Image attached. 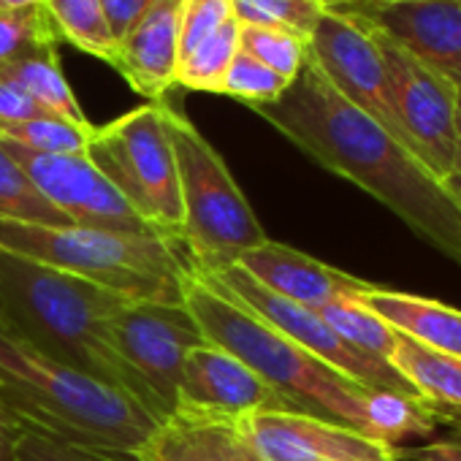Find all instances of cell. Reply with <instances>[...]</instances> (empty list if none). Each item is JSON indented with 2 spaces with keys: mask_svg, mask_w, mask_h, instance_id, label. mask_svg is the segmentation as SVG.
<instances>
[{
  "mask_svg": "<svg viewBox=\"0 0 461 461\" xmlns=\"http://www.w3.org/2000/svg\"><path fill=\"white\" fill-rule=\"evenodd\" d=\"M253 112L326 171L388 206L423 242L461 267V209L445 182L380 122L342 98L310 55L288 90Z\"/></svg>",
  "mask_w": 461,
  "mask_h": 461,
  "instance_id": "6da1fadb",
  "label": "cell"
},
{
  "mask_svg": "<svg viewBox=\"0 0 461 461\" xmlns=\"http://www.w3.org/2000/svg\"><path fill=\"white\" fill-rule=\"evenodd\" d=\"M0 423L120 461H141L158 420L128 393L0 331Z\"/></svg>",
  "mask_w": 461,
  "mask_h": 461,
  "instance_id": "7a4b0ae2",
  "label": "cell"
},
{
  "mask_svg": "<svg viewBox=\"0 0 461 461\" xmlns=\"http://www.w3.org/2000/svg\"><path fill=\"white\" fill-rule=\"evenodd\" d=\"M0 299L14 334L47 356L120 388L163 423L152 396L125 366L109 334L114 310L128 299L9 250H0Z\"/></svg>",
  "mask_w": 461,
  "mask_h": 461,
  "instance_id": "3957f363",
  "label": "cell"
},
{
  "mask_svg": "<svg viewBox=\"0 0 461 461\" xmlns=\"http://www.w3.org/2000/svg\"><path fill=\"white\" fill-rule=\"evenodd\" d=\"M182 304L198 323L206 342L245 361L299 412L334 420L372 437L366 418L369 388L323 364L198 275L187 283Z\"/></svg>",
  "mask_w": 461,
  "mask_h": 461,
  "instance_id": "277c9868",
  "label": "cell"
},
{
  "mask_svg": "<svg viewBox=\"0 0 461 461\" xmlns=\"http://www.w3.org/2000/svg\"><path fill=\"white\" fill-rule=\"evenodd\" d=\"M0 250H9L106 288L133 302L182 304L195 275L182 242L74 222L0 220Z\"/></svg>",
  "mask_w": 461,
  "mask_h": 461,
  "instance_id": "5b68a950",
  "label": "cell"
},
{
  "mask_svg": "<svg viewBox=\"0 0 461 461\" xmlns=\"http://www.w3.org/2000/svg\"><path fill=\"white\" fill-rule=\"evenodd\" d=\"M163 117L179 176L182 245L195 272H222L269 237L220 152L187 114L163 101Z\"/></svg>",
  "mask_w": 461,
  "mask_h": 461,
  "instance_id": "8992f818",
  "label": "cell"
},
{
  "mask_svg": "<svg viewBox=\"0 0 461 461\" xmlns=\"http://www.w3.org/2000/svg\"><path fill=\"white\" fill-rule=\"evenodd\" d=\"M163 101H149L93 128L85 155L147 225L166 240L182 242L179 176Z\"/></svg>",
  "mask_w": 461,
  "mask_h": 461,
  "instance_id": "52a82bcc",
  "label": "cell"
},
{
  "mask_svg": "<svg viewBox=\"0 0 461 461\" xmlns=\"http://www.w3.org/2000/svg\"><path fill=\"white\" fill-rule=\"evenodd\" d=\"M195 275L203 277L206 283H212L217 291H222L234 302L245 304L261 321L275 326L280 334H285L299 348H304L323 364L334 366L353 383H358L369 391H385V393H396V396H407V399H420L415 393V388L388 361L350 345L315 310H307L302 304H294V302L272 294L269 288L256 283L245 269L228 267L214 275H203V272H195Z\"/></svg>",
  "mask_w": 461,
  "mask_h": 461,
  "instance_id": "ba28073f",
  "label": "cell"
},
{
  "mask_svg": "<svg viewBox=\"0 0 461 461\" xmlns=\"http://www.w3.org/2000/svg\"><path fill=\"white\" fill-rule=\"evenodd\" d=\"M364 28L385 63L393 112L410 149L437 179L445 182L453 171L458 144V90L385 33L369 25Z\"/></svg>",
  "mask_w": 461,
  "mask_h": 461,
  "instance_id": "9c48e42d",
  "label": "cell"
},
{
  "mask_svg": "<svg viewBox=\"0 0 461 461\" xmlns=\"http://www.w3.org/2000/svg\"><path fill=\"white\" fill-rule=\"evenodd\" d=\"M112 342L125 366L141 380L166 423L176 407L185 358L203 334L185 304L122 302L109 321Z\"/></svg>",
  "mask_w": 461,
  "mask_h": 461,
  "instance_id": "30bf717a",
  "label": "cell"
},
{
  "mask_svg": "<svg viewBox=\"0 0 461 461\" xmlns=\"http://www.w3.org/2000/svg\"><path fill=\"white\" fill-rule=\"evenodd\" d=\"M310 60L342 98L380 122L404 147H410L393 112L380 50L358 20L326 9L310 36Z\"/></svg>",
  "mask_w": 461,
  "mask_h": 461,
  "instance_id": "8fae6325",
  "label": "cell"
},
{
  "mask_svg": "<svg viewBox=\"0 0 461 461\" xmlns=\"http://www.w3.org/2000/svg\"><path fill=\"white\" fill-rule=\"evenodd\" d=\"M23 166L41 195L74 225L125 230V234H158L147 225L120 190L95 168L87 155H39L12 141H0ZM160 237V234H158Z\"/></svg>",
  "mask_w": 461,
  "mask_h": 461,
  "instance_id": "7c38bea8",
  "label": "cell"
},
{
  "mask_svg": "<svg viewBox=\"0 0 461 461\" xmlns=\"http://www.w3.org/2000/svg\"><path fill=\"white\" fill-rule=\"evenodd\" d=\"M256 412H299L245 361L212 342L193 348L182 366L174 415L240 423Z\"/></svg>",
  "mask_w": 461,
  "mask_h": 461,
  "instance_id": "4fadbf2b",
  "label": "cell"
},
{
  "mask_svg": "<svg viewBox=\"0 0 461 461\" xmlns=\"http://www.w3.org/2000/svg\"><path fill=\"white\" fill-rule=\"evenodd\" d=\"M237 426L261 461H399V447L304 412H256Z\"/></svg>",
  "mask_w": 461,
  "mask_h": 461,
  "instance_id": "5bb4252c",
  "label": "cell"
},
{
  "mask_svg": "<svg viewBox=\"0 0 461 461\" xmlns=\"http://www.w3.org/2000/svg\"><path fill=\"white\" fill-rule=\"evenodd\" d=\"M331 12L385 33L461 93V0H399Z\"/></svg>",
  "mask_w": 461,
  "mask_h": 461,
  "instance_id": "9a60e30c",
  "label": "cell"
},
{
  "mask_svg": "<svg viewBox=\"0 0 461 461\" xmlns=\"http://www.w3.org/2000/svg\"><path fill=\"white\" fill-rule=\"evenodd\" d=\"M234 267L245 269L272 294L307 310H321L323 304L337 299H356L361 291L369 288L366 280H358L342 269H334L302 250L272 240L248 250Z\"/></svg>",
  "mask_w": 461,
  "mask_h": 461,
  "instance_id": "2e32d148",
  "label": "cell"
},
{
  "mask_svg": "<svg viewBox=\"0 0 461 461\" xmlns=\"http://www.w3.org/2000/svg\"><path fill=\"white\" fill-rule=\"evenodd\" d=\"M182 4L185 0H155L120 39L114 71L147 101H163L176 87Z\"/></svg>",
  "mask_w": 461,
  "mask_h": 461,
  "instance_id": "e0dca14e",
  "label": "cell"
},
{
  "mask_svg": "<svg viewBox=\"0 0 461 461\" xmlns=\"http://www.w3.org/2000/svg\"><path fill=\"white\" fill-rule=\"evenodd\" d=\"M356 302L383 318L396 334L423 348L461 358V310L375 283H369V288L361 291Z\"/></svg>",
  "mask_w": 461,
  "mask_h": 461,
  "instance_id": "ac0fdd59",
  "label": "cell"
},
{
  "mask_svg": "<svg viewBox=\"0 0 461 461\" xmlns=\"http://www.w3.org/2000/svg\"><path fill=\"white\" fill-rule=\"evenodd\" d=\"M141 461H261L237 423L171 415L158 426Z\"/></svg>",
  "mask_w": 461,
  "mask_h": 461,
  "instance_id": "d6986e66",
  "label": "cell"
},
{
  "mask_svg": "<svg viewBox=\"0 0 461 461\" xmlns=\"http://www.w3.org/2000/svg\"><path fill=\"white\" fill-rule=\"evenodd\" d=\"M391 366L434 410L437 420L461 423V358L423 348L399 334Z\"/></svg>",
  "mask_w": 461,
  "mask_h": 461,
  "instance_id": "ffe728a7",
  "label": "cell"
},
{
  "mask_svg": "<svg viewBox=\"0 0 461 461\" xmlns=\"http://www.w3.org/2000/svg\"><path fill=\"white\" fill-rule=\"evenodd\" d=\"M0 79L25 90L33 101H39L55 117H63L77 125H93L87 120V114L82 112V106L63 74L58 47L0 66Z\"/></svg>",
  "mask_w": 461,
  "mask_h": 461,
  "instance_id": "44dd1931",
  "label": "cell"
},
{
  "mask_svg": "<svg viewBox=\"0 0 461 461\" xmlns=\"http://www.w3.org/2000/svg\"><path fill=\"white\" fill-rule=\"evenodd\" d=\"M44 9L60 41H68L114 68L120 44L109 31L101 0H44Z\"/></svg>",
  "mask_w": 461,
  "mask_h": 461,
  "instance_id": "7402d4cb",
  "label": "cell"
},
{
  "mask_svg": "<svg viewBox=\"0 0 461 461\" xmlns=\"http://www.w3.org/2000/svg\"><path fill=\"white\" fill-rule=\"evenodd\" d=\"M240 52V20H228L201 44H195L187 55L179 58L176 66V87L195 93H220L225 71Z\"/></svg>",
  "mask_w": 461,
  "mask_h": 461,
  "instance_id": "603a6c76",
  "label": "cell"
},
{
  "mask_svg": "<svg viewBox=\"0 0 461 461\" xmlns=\"http://www.w3.org/2000/svg\"><path fill=\"white\" fill-rule=\"evenodd\" d=\"M366 418L372 437L396 447L404 437L429 434L439 420L434 410L420 399H407L385 391H369L366 393Z\"/></svg>",
  "mask_w": 461,
  "mask_h": 461,
  "instance_id": "cb8c5ba5",
  "label": "cell"
},
{
  "mask_svg": "<svg viewBox=\"0 0 461 461\" xmlns=\"http://www.w3.org/2000/svg\"><path fill=\"white\" fill-rule=\"evenodd\" d=\"M342 339H348L350 345L383 358L391 364V353L396 348L399 334L383 321L377 318L372 310H366L364 304H358L356 299H337L323 304L321 310H315Z\"/></svg>",
  "mask_w": 461,
  "mask_h": 461,
  "instance_id": "d4e9b609",
  "label": "cell"
},
{
  "mask_svg": "<svg viewBox=\"0 0 461 461\" xmlns=\"http://www.w3.org/2000/svg\"><path fill=\"white\" fill-rule=\"evenodd\" d=\"M0 220L17 222H68L31 182L23 166L12 158V152L0 144Z\"/></svg>",
  "mask_w": 461,
  "mask_h": 461,
  "instance_id": "484cf974",
  "label": "cell"
},
{
  "mask_svg": "<svg viewBox=\"0 0 461 461\" xmlns=\"http://www.w3.org/2000/svg\"><path fill=\"white\" fill-rule=\"evenodd\" d=\"M95 125H77L63 117H39L0 125V141H12L39 155H85Z\"/></svg>",
  "mask_w": 461,
  "mask_h": 461,
  "instance_id": "4316f807",
  "label": "cell"
},
{
  "mask_svg": "<svg viewBox=\"0 0 461 461\" xmlns=\"http://www.w3.org/2000/svg\"><path fill=\"white\" fill-rule=\"evenodd\" d=\"M240 50L294 82L310 55V41L285 28L240 25Z\"/></svg>",
  "mask_w": 461,
  "mask_h": 461,
  "instance_id": "83f0119b",
  "label": "cell"
},
{
  "mask_svg": "<svg viewBox=\"0 0 461 461\" xmlns=\"http://www.w3.org/2000/svg\"><path fill=\"white\" fill-rule=\"evenodd\" d=\"M58 44L60 36L44 4L20 12H0V66L52 50Z\"/></svg>",
  "mask_w": 461,
  "mask_h": 461,
  "instance_id": "f1b7e54d",
  "label": "cell"
},
{
  "mask_svg": "<svg viewBox=\"0 0 461 461\" xmlns=\"http://www.w3.org/2000/svg\"><path fill=\"white\" fill-rule=\"evenodd\" d=\"M323 14V0H234V17L240 25L285 28L307 41Z\"/></svg>",
  "mask_w": 461,
  "mask_h": 461,
  "instance_id": "f546056e",
  "label": "cell"
},
{
  "mask_svg": "<svg viewBox=\"0 0 461 461\" xmlns=\"http://www.w3.org/2000/svg\"><path fill=\"white\" fill-rule=\"evenodd\" d=\"M288 79H283L280 74H275L272 68H267L264 63H258L256 58H250L248 52H237V58L230 60L225 79L220 85V95L237 98L250 109L275 104L285 90H288Z\"/></svg>",
  "mask_w": 461,
  "mask_h": 461,
  "instance_id": "4dcf8cb0",
  "label": "cell"
},
{
  "mask_svg": "<svg viewBox=\"0 0 461 461\" xmlns=\"http://www.w3.org/2000/svg\"><path fill=\"white\" fill-rule=\"evenodd\" d=\"M234 20V0H185L182 4V33H179V58L187 55L195 44Z\"/></svg>",
  "mask_w": 461,
  "mask_h": 461,
  "instance_id": "1f68e13d",
  "label": "cell"
},
{
  "mask_svg": "<svg viewBox=\"0 0 461 461\" xmlns=\"http://www.w3.org/2000/svg\"><path fill=\"white\" fill-rule=\"evenodd\" d=\"M12 453L14 461H120L63 439L41 437L33 431H17L12 439Z\"/></svg>",
  "mask_w": 461,
  "mask_h": 461,
  "instance_id": "d6a6232c",
  "label": "cell"
},
{
  "mask_svg": "<svg viewBox=\"0 0 461 461\" xmlns=\"http://www.w3.org/2000/svg\"><path fill=\"white\" fill-rule=\"evenodd\" d=\"M39 117H55L50 114L39 101H33L25 90H20L12 82L0 79V125L12 122H25V120H39Z\"/></svg>",
  "mask_w": 461,
  "mask_h": 461,
  "instance_id": "836d02e7",
  "label": "cell"
},
{
  "mask_svg": "<svg viewBox=\"0 0 461 461\" xmlns=\"http://www.w3.org/2000/svg\"><path fill=\"white\" fill-rule=\"evenodd\" d=\"M152 4H155V0H101L106 23H109V31L117 39V44L147 14V9Z\"/></svg>",
  "mask_w": 461,
  "mask_h": 461,
  "instance_id": "e575fe53",
  "label": "cell"
},
{
  "mask_svg": "<svg viewBox=\"0 0 461 461\" xmlns=\"http://www.w3.org/2000/svg\"><path fill=\"white\" fill-rule=\"evenodd\" d=\"M399 458H412V461H456L442 447V442H434V445H426V447H418V450H399Z\"/></svg>",
  "mask_w": 461,
  "mask_h": 461,
  "instance_id": "d590c367",
  "label": "cell"
},
{
  "mask_svg": "<svg viewBox=\"0 0 461 461\" xmlns=\"http://www.w3.org/2000/svg\"><path fill=\"white\" fill-rule=\"evenodd\" d=\"M445 187L450 190V195L456 198L458 209H461V114H458V144H456V160H453V171L445 176Z\"/></svg>",
  "mask_w": 461,
  "mask_h": 461,
  "instance_id": "8d00e7d4",
  "label": "cell"
},
{
  "mask_svg": "<svg viewBox=\"0 0 461 461\" xmlns=\"http://www.w3.org/2000/svg\"><path fill=\"white\" fill-rule=\"evenodd\" d=\"M326 9H348V6H375V4H399V0H323Z\"/></svg>",
  "mask_w": 461,
  "mask_h": 461,
  "instance_id": "74e56055",
  "label": "cell"
},
{
  "mask_svg": "<svg viewBox=\"0 0 461 461\" xmlns=\"http://www.w3.org/2000/svg\"><path fill=\"white\" fill-rule=\"evenodd\" d=\"M12 439H14V434H12L4 423H0V461H14Z\"/></svg>",
  "mask_w": 461,
  "mask_h": 461,
  "instance_id": "f35d334b",
  "label": "cell"
},
{
  "mask_svg": "<svg viewBox=\"0 0 461 461\" xmlns=\"http://www.w3.org/2000/svg\"><path fill=\"white\" fill-rule=\"evenodd\" d=\"M44 0H0V12H20L31 6H41Z\"/></svg>",
  "mask_w": 461,
  "mask_h": 461,
  "instance_id": "ab89813d",
  "label": "cell"
},
{
  "mask_svg": "<svg viewBox=\"0 0 461 461\" xmlns=\"http://www.w3.org/2000/svg\"><path fill=\"white\" fill-rule=\"evenodd\" d=\"M442 447H445L456 461H461V434H458L456 439H445V442H442Z\"/></svg>",
  "mask_w": 461,
  "mask_h": 461,
  "instance_id": "60d3db41",
  "label": "cell"
},
{
  "mask_svg": "<svg viewBox=\"0 0 461 461\" xmlns=\"http://www.w3.org/2000/svg\"><path fill=\"white\" fill-rule=\"evenodd\" d=\"M0 331H12L9 318H6V310H4V299H0Z\"/></svg>",
  "mask_w": 461,
  "mask_h": 461,
  "instance_id": "b9f144b4",
  "label": "cell"
},
{
  "mask_svg": "<svg viewBox=\"0 0 461 461\" xmlns=\"http://www.w3.org/2000/svg\"><path fill=\"white\" fill-rule=\"evenodd\" d=\"M458 114H461V93H458Z\"/></svg>",
  "mask_w": 461,
  "mask_h": 461,
  "instance_id": "7bdbcfd3",
  "label": "cell"
}]
</instances>
